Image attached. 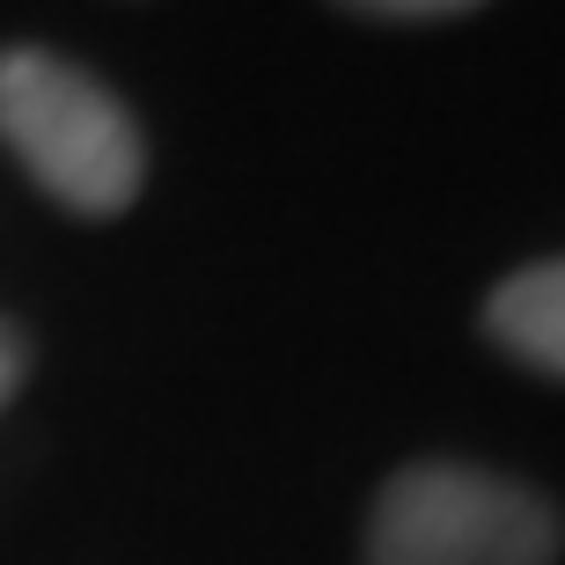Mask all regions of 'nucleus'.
<instances>
[{
    "instance_id": "nucleus-4",
    "label": "nucleus",
    "mask_w": 565,
    "mask_h": 565,
    "mask_svg": "<svg viewBox=\"0 0 565 565\" xmlns=\"http://www.w3.org/2000/svg\"><path fill=\"white\" fill-rule=\"evenodd\" d=\"M360 15H390V22H434V15H470L484 0H345Z\"/></svg>"
},
{
    "instance_id": "nucleus-3",
    "label": "nucleus",
    "mask_w": 565,
    "mask_h": 565,
    "mask_svg": "<svg viewBox=\"0 0 565 565\" xmlns=\"http://www.w3.org/2000/svg\"><path fill=\"white\" fill-rule=\"evenodd\" d=\"M484 338L514 353L522 367L565 375V257L522 265L484 294Z\"/></svg>"
},
{
    "instance_id": "nucleus-2",
    "label": "nucleus",
    "mask_w": 565,
    "mask_h": 565,
    "mask_svg": "<svg viewBox=\"0 0 565 565\" xmlns=\"http://www.w3.org/2000/svg\"><path fill=\"white\" fill-rule=\"evenodd\" d=\"M565 522L522 478L484 462H404L375 492L367 565H558Z\"/></svg>"
},
{
    "instance_id": "nucleus-1",
    "label": "nucleus",
    "mask_w": 565,
    "mask_h": 565,
    "mask_svg": "<svg viewBox=\"0 0 565 565\" xmlns=\"http://www.w3.org/2000/svg\"><path fill=\"white\" fill-rule=\"evenodd\" d=\"M0 147L82 221L126 213L147 184V132L88 66L44 44H0Z\"/></svg>"
},
{
    "instance_id": "nucleus-5",
    "label": "nucleus",
    "mask_w": 565,
    "mask_h": 565,
    "mask_svg": "<svg viewBox=\"0 0 565 565\" xmlns=\"http://www.w3.org/2000/svg\"><path fill=\"white\" fill-rule=\"evenodd\" d=\"M22 375H30V338L0 316V412H8V397L22 390Z\"/></svg>"
}]
</instances>
